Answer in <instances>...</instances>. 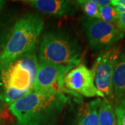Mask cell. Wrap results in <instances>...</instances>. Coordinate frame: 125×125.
<instances>
[{
  "mask_svg": "<svg viewBox=\"0 0 125 125\" xmlns=\"http://www.w3.org/2000/svg\"><path fill=\"white\" fill-rule=\"evenodd\" d=\"M113 96L117 101L125 97V49L117 61L113 76Z\"/></svg>",
  "mask_w": 125,
  "mask_h": 125,
  "instance_id": "8fae6325",
  "label": "cell"
},
{
  "mask_svg": "<svg viewBox=\"0 0 125 125\" xmlns=\"http://www.w3.org/2000/svg\"><path fill=\"white\" fill-rule=\"evenodd\" d=\"M119 16L120 13L113 5H109L100 8L99 19L106 22L111 24L116 23Z\"/></svg>",
  "mask_w": 125,
  "mask_h": 125,
  "instance_id": "5bb4252c",
  "label": "cell"
},
{
  "mask_svg": "<svg viewBox=\"0 0 125 125\" xmlns=\"http://www.w3.org/2000/svg\"><path fill=\"white\" fill-rule=\"evenodd\" d=\"M67 102L64 93L56 88L31 91L9 108L21 125H58Z\"/></svg>",
  "mask_w": 125,
  "mask_h": 125,
  "instance_id": "6da1fadb",
  "label": "cell"
},
{
  "mask_svg": "<svg viewBox=\"0 0 125 125\" xmlns=\"http://www.w3.org/2000/svg\"><path fill=\"white\" fill-rule=\"evenodd\" d=\"M121 53V45H113L104 49L94 63L92 70L94 75V84L105 97H113V76L117 61Z\"/></svg>",
  "mask_w": 125,
  "mask_h": 125,
  "instance_id": "8992f818",
  "label": "cell"
},
{
  "mask_svg": "<svg viewBox=\"0 0 125 125\" xmlns=\"http://www.w3.org/2000/svg\"><path fill=\"white\" fill-rule=\"evenodd\" d=\"M38 61L35 49L10 64L1 72L4 88H12L26 94L33 90Z\"/></svg>",
  "mask_w": 125,
  "mask_h": 125,
  "instance_id": "277c9868",
  "label": "cell"
},
{
  "mask_svg": "<svg viewBox=\"0 0 125 125\" xmlns=\"http://www.w3.org/2000/svg\"><path fill=\"white\" fill-rule=\"evenodd\" d=\"M63 86L74 93L86 97H105L104 94L95 86L93 70L83 64H79L74 67L65 76Z\"/></svg>",
  "mask_w": 125,
  "mask_h": 125,
  "instance_id": "52a82bcc",
  "label": "cell"
},
{
  "mask_svg": "<svg viewBox=\"0 0 125 125\" xmlns=\"http://www.w3.org/2000/svg\"><path fill=\"white\" fill-rule=\"evenodd\" d=\"M20 125V124H18V122H15V123H13V125Z\"/></svg>",
  "mask_w": 125,
  "mask_h": 125,
  "instance_id": "ffe728a7",
  "label": "cell"
},
{
  "mask_svg": "<svg viewBox=\"0 0 125 125\" xmlns=\"http://www.w3.org/2000/svg\"><path fill=\"white\" fill-rule=\"evenodd\" d=\"M23 2L41 13L57 18L73 13L76 11L77 4L76 1L68 0H28Z\"/></svg>",
  "mask_w": 125,
  "mask_h": 125,
  "instance_id": "9c48e42d",
  "label": "cell"
},
{
  "mask_svg": "<svg viewBox=\"0 0 125 125\" xmlns=\"http://www.w3.org/2000/svg\"><path fill=\"white\" fill-rule=\"evenodd\" d=\"M5 1H2V0H0V11H1V10L3 9V7H4V6L5 4Z\"/></svg>",
  "mask_w": 125,
  "mask_h": 125,
  "instance_id": "d6986e66",
  "label": "cell"
},
{
  "mask_svg": "<svg viewBox=\"0 0 125 125\" xmlns=\"http://www.w3.org/2000/svg\"><path fill=\"white\" fill-rule=\"evenodd\" d=\"M94 1L100 8L109 6V5H112L111 1H110V0H94Z\"/></svg>",
  "mask_w": 125,
  "mask_h": 125,
  "instance_id": "ac0fdd59",
  "label": "cell"
},
{
  "mask_svg": "<svg viewBox=\"0 0 125 125\" xmlns=\"http://www.w3.org/2000/svg\"><path fill=\"white\" fill-rule=\"evenodd\" d=\"M117 125H125V97L117 101L115 108Z\"/></svg>",
  "mask_w": 125,
  "mask_h": 125,
  "instance_id": "9a60e30c",
  "label": "cell"
},
{
  "mask_svg": "<svg viewBox=\"0 0 125 125\" xmlns=\"http://www.w3.org/2000/svg\"><path fill=\"white\" fill-rule=\"evenodd\" d=\"M111 2L112 5L117 9L120 15L125 13V0H113Z\"/></svg>",
  "mask_w": 125,
  "mask_h": 125,
  "instance_id": "2e32d148",
  "label": "cell"
},
{
  "mask_svg": "<svg viewBox=\"0 0 125 125\" xmlns=\"http://www.w3.org/2000/svg\"><path fill=\"white\" fill-rule=\"evenodd\" d=\"M74 67L46 62H38L33 91L56 88L65 76Z\"/></svg>",
  "mask_w": 125,
  "mask_h": 125,
  "instance_id": "ba28073f",
  "label": "cell"
},
{
  "mask_svg": "<svg viewBox=\"0 0 125 125\" xmlns=\"http://www.w3.org/2000/svg\"><path fill=\"white\" fill-rule=\"evenodd\" d=\"M102 99L97 97L82 103L75 117V125H99V108Z\"/></svg>",
  "mask_w": 125,
  "mask_h": 125,
  "instance_id": "30bf717a",
  "label": "cell"
},
{
  "mask_svg": "<svg viewBox=\"0 0 125 125\" xmlns=\"http://www.w3.org/2000/svg\"><path fill=\"white\" fill-rule=\"evenodd\" d=\"M90 47L95 50L111 47L123 38L124 32L115 24H111L97 18L85 17L82 20Z\"/></svg>",
  "mask_w": 125,
  "mask_h": 125,
  "instance_id": "5b68a950",
  "label": "cell"
},
{
  "mask_svg": "<svg viewBox=\"0 0 125 125\" xmlns=\"http://www.w3.org/2000/svg\"><path fill=\"white\" fill-rule=\"evenodd\" d=\"M81 48L76 38L66 33H45L39 48V61L76 67L81 62Z\"/></svg>",
  "mask_w": 125,
  "mask_h": 125,
  "instance_id": "3957f363",
  "label": "cell"
},
{
  "mask_svg": "<svg viewBox=\"0 0 125 125\" xmlns=\"http://www.w3.org/2000/svg\"><path fill=\"white\" fill-rule=\"evenodd\" d=\"M43 28L44 20L38 14L28 13L19 19L0 52V71L23 55L36 49Z\"/></svg>",
  "mask_w": 125,
  "mask_h": 125,
  "instance_id": "7a4b0ae2",
  "label": "cell"
},
{
  "mask_svg": "<svg viewBox=\"0 0 125 125\" xmlns=\"http://www.w3.org/2000/svg\"><path fill=\"white\" fill-rule=\"evenodd\" d=\"M99 125H117L114 108L106 97L102 100L99 108Z\"/></svg>",
  "mask_w": 125,
  "mask_h": 125,
  "instance_id": "7c38bea8",
  "label": "cell"
},
{
  "mask_svg": "<svg viewBox=\"0 0 125 125\" xmlns=\"http://www.w3.org/2000/svg\"><path fill=\"white\" fill-rule=\"evenodd\" d=\"M76 3L80 5L88 18L99 19L100 7L95 3L94 0H81L76 1Z\"/></svg>",
  "mask_w": 125,
  "mask_h": 125,
  "instance_id": "4fadbf2b",
  "label": "cell"
},
{
  "mask_svg": "<svg viewBox=\"0 0 125 125\" xmlns=\"http://www.w3.org/2000/svg\"><path fill=\"white\" fill-rule=\"evenodd\" d=\"M116 26L121 31L125 32V13H123L120 15L119 18L116 22Z\"/></svg>",
  "mask_w": 125,
  "mask_h": 125,
  "instance_id": "e0dca14e",
  "label": "cell"
}]
</instances>
